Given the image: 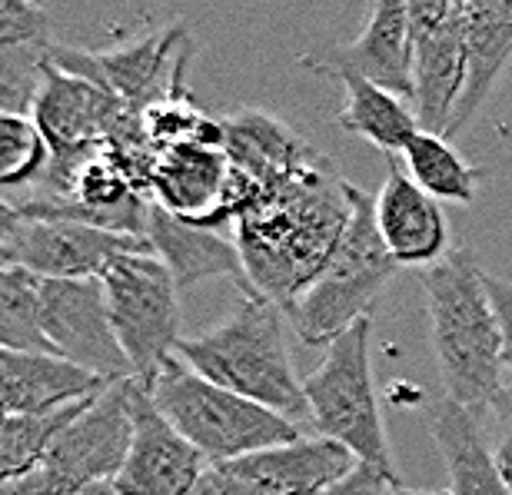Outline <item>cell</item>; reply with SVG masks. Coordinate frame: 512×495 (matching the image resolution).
I'll return each mask as SVG.
<instances>
[{
    "instance_id": "1",
    "label": "cell",
    "mask_w": 512,
    "mask_h": 495,
    "mask_svg": "<svg viewBox=\"0 0 512 495\" xmlns=\"http://www.w3.org/2000/svg\"><path fill=\"white\" fill-rule=\"evenodd\" d=\"M237 246L247 293H260L286 313L310 286L350 223V193L336 167L263 190L240 216Z\"/></svg>"
},
{
    "instance_id": "2",
    "label": "cell",
    "mask_w": 512,
    "mask_h": 495,
    "mask_svg": "<svg viewBox=\"0 0 512 495\" xmlns=\"http://www.w3.org/2000/svg\"><path fill=\"white\" fill-rule=\"evenodd\" d=\"M419 283L426 293L429 339L446 399L469 412L489 409L506 389V359L503 329L476 253L456 246L436 266L419 270Z\"/></svg>"
},
{
    "instance_id": "3",
    "label": "cell",
    "mask_w": 512,
    "mask_h": 495,
    "mask_svg": "<svg viewBox=\"0 0 512 495\" xmlns=\"http://www.w3.org/2000/svg\"><path fill=\"white\" fill-rule=\"evenodd\" d=\"M177 359L210 383L260 402L296 426L310 419L303 379L296 376L286 346V313L260 293H247L217 329L180 339Z\"/></svg>"
},
{
    "instance_id": "4",
    "label": "cell",
    "mask_w": 512,
    "mask_h": 495,
    "mask_svg": "<svg viewBox=\"0 0 512 495\" xmlns=\"http://www.w3.org/2000/svg\"><path fill=\"white\" fill-rule=\"evenodd\" d=\"M346 193H350V223L343 240L336 243L320 276L286 309V319L306 346H330L336 336L370 316L376 299L403 270L389 256L376 226V200L356 183H346Z\"/></svg>"
},
{
    "instance_id": "5",
    "label": "cell",
    "mask_w": 512,
    "mask_h": 495,
    "mask_svg": "<svg viewBox=\"0 0 512 495\" xmlns=\"http://www.w3.org/2000/svg\"><path fill=\"white\" fill-rule=\"evenodd\" d=\"M147 389L157 409L203 452L210 466L303 439L296 422L210 383L183 366L177 356L160 369V376Z\"/></svg>"
},
{
    "instance_id": "6",
    "label": "cell",
    "mask_w": 512,
    "mask_h": 495,
    "mask_svg": "<svg viewBox=\"0 0 512 495\" xmlns=\"http://www.w3.org/2000/svg\"><path fill=\"white\" fill-rule=\"evenodd\" d=\"M370 316L346 329L326 346L323 363L303 379L313 429L323 439L340 442L363 466L396 472L383 432L380 402L370 369Z\"/></svg>"
},
{
    "instance_id": "7",
    "label": "cell",
    "mask_w": 512,
    "mask_h": 495,
    "mask_svg": "<svg viewBox=\"0 0 512 495\" xmlns=\"http://www.w3.org/2000/svg\"><path fill=\"white\" fill-rule=\"evenodd\" d=\"M100 280H104L110 323H114L120 349L130 359L133 379L150 386L160 376V369L177 356V283L153 250L117 256Z\"/></svg>"
},
{
    "instance_id": "8",
    "label": "cell",
    "mask_w": 512,
    "mask_h": 495,
    "mask_svg": "<svg viewBox=\"0 0 512 495\" xmlns=\"http://www.w3.org/2000/svg\"><path fill=\"white\" fill-rule=\"evenodd\" d=\"M130 389L133 379L107 386L54 439L40 462L50 495H84L90 486L120 476L133 439Z\"/></svg>"
},
{
    "instance_id": "9",
    "label": "cell",
    "mask_w": 512,
    "mask_h": 495,
    "mask_svg": "<svg viewBox=\"0 0 512 495\" xmlns=\"http://www.w3.org/2000/svg\"><path fill=\"white\" fill-rule=\"evenodd\" d=\"M409 30H413L416 123L423 133L446 140L469 77L463 0H416L409 4Z\"/></svg>"
},
{
    "instance_id": "10",
    "label": "cell",
    "mask_w": 512,
    "mask_h": 495,
    "mask_svg": "<svg viewBox=\"0 0 512 495\" xmlns=\"http://www.w3.org/2000/svg\"><path fill=\"white\" fill-rule=\"evenodd\" d=\"M40 329L50 353L104 383L133 379L107 313L104 280H40Z\"/></svg>"
},
{
    "instance_id": "11",
    "label": "cell",
    "mask_w": 512,
    "mask_h": 495,
    "mask_svg": "<svg viewBox=\"0 0 512 495\" xmlns=\"http://www.w3.org/2000/svg\"><path fill=\"white\" fill-rule=\"evenodd\" d=\"M137 250H150V243L74 220L20 216V226L0 250V266H20L37 280H100L117 256Z\"/></svg>"
},
{
    "instance_id": "12",
    "label": "cell",
    "mask_w": 512,
    "mask_h": 495,
    "mask_svg": "<svg viewBox=\"0 0 512 495\" xmlns=\"http://www.w3.org/2000/svg\"><path fill=\"white\" fill-rule=\"evenodd\" d=\"M130 416L133 439L114 489L120 495H190L210 462L157 409L140 379H133L130 389Z\"/></svg>"
},
{
    "instance_id": "13",
    "label": "cell",
    "mask_w": 512,
    "mask_h": 495,
    "mask_svg": "<svg viewBox=\"0 0 512 495\" xmlns=\"http://www.w3.org/2000/svg\"><path fill=\"white\" fill-rule=\"evenodd\" d=\"M300 67L316 77H360L413 107V30L409 4L380 0L363 34L340 47H326L300 57Z\"/></svg>"
},
{
    "instance_id": "14",
    "label": "cell",
    "mask_w": 512,
    "mask_h": 495,
    "mask_svg": "<svg viewBox=\"0 0 512 495\" xmlns=\"http://www.w3.org/2000/svg\"><path fill=\"white\" fill-rule=\"evenodd\" d=\"M223 150L230 157V167L247 183L250 200L263 190L283 187V183L330 167V157H323L300 133L260 110H243L223 120Z\"/></svg>"
},
{
    "instance_id": "15",
    "label": "cell",
    "mask_w": 512,
    "mask_h": 495,
    "mask_svg": "<svg viewBox=\"0 0 512 495\" xmlns=\"http://www.w3.org/2000/svg\"><path fill=\"white\" fill-rule=\"evenodd\" d=\"M230 157L223 147L183 143L157 150L150 173V200L167 213L197 226H217L230 220Z\"/></svg>"
},
{
    "instance_id": "16",
    "label": "cell",
    "mask_w": 512,
    "mask_h": 495,
    "mask_svg": "<svg viewBox=\"0 0 512 495\" xmlns=\"http://www.w3.org/2000/svg\"><path fill=\"white\" fill-rule=\"evenodd\" d=\"M247 495H320L360 466L350 449L313 436L220 462Z\"/></svg>"
},
{
    "instance_id": "17",
    "label": "cell",
    "mask_w": 512,
    "mask_h": 495,
    "mask_svg": "<svg viewBox=\"0 0 512 495\" xmlns=\"http://www.w3.org/2000/svg\"><path fill=\"white\" fill-rule=\"evenodd\" d=\"M376 226L399 266L429 270L449 253V223L439 200L409 177L403 160H386V183L376 197Z\"/></svg>"
},
{
    "instance_id": "18",
    "label": "cell",
    "mask_w": 512,
    "mask_h": 495,
    "mask_svg": "<svg viewBox=\"0 0 512 495\" xmlns=\"http://www.w3.org/2000/svg\"><path fill=\"white\" fill-rule=\"evenodd\" d=\"M110 383L54 353L0 346V409L10 416H47L104 393Z\"/></svg>"
},
{
    "instance_id": "19",
    "label": "cell",
    "mask_w": 512,
    "mask_h": 495,
    "mask_svg": "<svg viewBox=\"0 0 512 495\" xmlns=\"http://www.w3.org/2000/svg\"><path fill=\"white\" fill-rule=\"evenodd\" d=\"M110 90L124 100L133 117H143L153 103L183 94V67H187V30L173 24L160 34L140 37L133 44L97 54Z\"/></svg>"
},
{
    "instance_id": "20",
    "label": "cell",
    "mask_w": 512,
    "mask_h": 495,
    "mask_svg": "<svg viewBox=\"0 0 512 495\" xmlns=\"http://www.w3.org/2000/svg\"><path fill=\"white\" fill-rule=\"evenodd\" d=\"M147 243L157 253V260H163V266L170 270L180 293L203 280H213V276H233L243 290H250L237 243L223 240L210 226L180 220L153 200L147 216Z\"/></svg>"
},
{
    "instance_id": "21",
    "label": "cell",
    "mask_w": 512,
    "mask_h": 495,
    "mask_svg": "<svg viewBox=\"0 0 512 495\" xmlns=\"http://www.w3.org/2000/svg\"><path fill=\"white\" fill-rule=\"evenodd\" d=\"M463 44L469 60V77L463 103H459L453 127H449V137L463 133L473 123V117L483 110L489 94H493L499 74L512 60V0H466Z\"/></svg>"
},
{
    "instance_id": "22",
    "label": "cell",
    "mask_w": 512,
    "mask_h": 495,
    "mask_svg": "<svg viewBox=\"0 0 512 495\" xmlns=\"http://www.w3.org/2000/svg\"><path fill=\"white\" fill-rule=\"evenodd\" d=\"M436 449L449 472V495H512L509 482L493 456V442L486 439L476 412L443 399L429 419Z\"/></svg>"
},
{
    "instance_id": "23",
    "label": "cell",
    "mask_w": 512,
    "mask_h": 495,
    "mask_svg": "<svg viewBox=\"0 0 512 495\" xmlns=\"http://www.w3.org/2000/svg\"><path fill=\"white\" fill-rule=\"evenodd\" d=\"M346 87V103L336 113V123L353 133V137L370 140L386 160L403 157L409 140L419 133L416 113L406 100H399L386 90L366 84L360 77H343Z\"/></svg>"
},
{
    "instance_id": "24",
    "label": "cell",
    "mask_w": 512,
    "mask_h": 495,
    "mask_svg": "<svg viewBox=\"0 0 512 495\" xmlns=\"http://www.w3.org/2000/svg\"><path fill=\"white\" fill-rule=\"evenodd\" d=\"M406 173L423 187L429 197L449 200V203H473L479 180L486 177L483 170L466 163L459 153L449 147V140L433 137V133L419 130L409 147L403 150Z\"/></svg>"
},
{
    "instance_id": "25",
    "label": "cell",
    "mask_w": 512,
    "mask_h": 495,
    "mask_svg": "<svg viewBox=\"0 0 512 495\" xmlns=\"http://www.w3.org/2000/svg\"><path fill=\"white\" fill-rule=\"evenodd\" d=\"M87 402L90 399L60 412H47V416H10V412H4L0 416V482L37 472L54 439L64 432V426L74 422V416Z\"/></svg>"
},
{
    "instance_id": "26",
    "label": "cell",
    "mask_w": 512,
    "mask_h": 495,
    "mask_svg": "<svg viewBox=\"0 0 512 495\" xmlns=\"http://www.w3.org/2000/svg\"><path fill=\"white\" fill-rule=\"evenodd\" d=\"M0 346L50 353L40 329V280L20 266H0Z\"/></svg>"
},
{
    "instance_id": "27",
    "label": "cell",
    "mask_w": 512,
    "mask_h": 495,
    "mask_svg": "<svg viewBox=\"0 0 512 495\" xmlns=\"http://www.w3.org/2000/svg\"><path fill=\"white\" fill-rule=\"evenodd\" d=\"M50 170V147L34 117L0 113V187H30Z\"/></svg>"
},
{
    "instance_id": "28",
    "label": "cell",
    "mask_w": 512,
    "mask_h": 495,
    "mask_svg": "<svg viewBox=\"0 0 512 495\" xmlns=\"http://www.w3.org/2000/svg\"><path fill=\"white\" fill-rule=\"evenodd\" d=\"M47 47L0 50V113H34V103L47 74Z\"/></svg>"
},
{
    "instance_id": "29",
    "label": "cell",
    "mask_w": 512,
    "mask_h": 495,
    "mask_svg": "<svg viewBox=\"0 0 512 495\" xmlns=\"http://www.w3.org/2000/svg\"><path fill=\"white\" fill-rule=\"evenodd\" d=\"M50 44L47 14L30 0H0V50Z\"/></svg>"
},
{
    "instance_id": "30",
    "label": "cell",
    "mask_w": 512,
    "mask_h": 495,
    "mask_svg": "<svg viewBox=\"0 0 512 495\" xmlns=\"http://www.w3.org/2000/svg\"><path fill=\"white\" fill-rule=\"evenodd\" d=\"M489 412H493V422H496L493 426V456L512 489V383L493 399Z\"/></svg>"
},
{
    "instance_id": "31",
    "label": "cell",
    "mask_w": 512,
    "mask_h": 495,
    "mask_svg": "<svg viewBox=\"0 0 512 495\" xmlns=\"http://www.w3.org/2000/svg\"><path fill=\"white\" fill-rule=\"evenodd\" d=\"M399 486L396 472H383L373 466H356L350 476L340 479L336 486H330L320 495H393V489Z\"/></svg>"
},
{
    "instance_id": "32",
    "label": "cell",
    "mask_w": 512,
    "mask_h": 495,
    "mask_svg": "<svg viewBox=\"0 0 512 495\" xmlns=\"http://www.w3.org/2000/svg\"><path fill=\"white\" fill-rule=\"evenodd\" d=\"M486 293L493 299L499 329H503V359H506V373L512 376V283L496 280V276L486 273Z\"/></svg>"
},
{
    "instance_id": "33",
    "label": "cell",
    "mask_w": 512,
    "mask_h": 495,
    "mask_svg": "<svg viewBox=\"0 0 512 495\" xmlns=\"http://www.w3.org/2000/svg\"><path fill=\"white\" fill-rule=\"evenodd\" d=\"M190 495H247V492L233 482V476L223 466H207L203 479L197 482V489H193Z\"/></svg>"
},
{
    "instance_id": "34",
    "label": "cell",
    "mask_w": 512,
    "mask_h": 495,
    "mask_svg": "<svg viewBox=\"0 0 512 495\" xmlns=\"http://www.w3.org/2000/svg\"><path fill=\"white\" fill-rule=\"evenodd\" d=\"M0 495H50V492H47L44 476H40V469H37V472H30V476L0 482Z\"/></svg>"
},
{
    "instance_id": "35",
    "label": "cell",
    "mask_w": 512,
    "mask_h": 495,
    "mask_svg": "<svg viewBox=\"0 0 512 495\" xmlns=\"http://www.w3.org/2000/svg\"><path fill=\"white\" fill-rule=\"evenodd\" d=\"M20 226V213H17V206H10L0 200V250L7 246V240L14 236V230Z\"/></svg>"
},
{
    "instance_id": "36",
    "label": "cell",
    "mask_w": 512,
    "mask_h": 495,
    "mask_svg": "<svg viewBox=\"0 0 512 495\" xmlns=\"http://www.w3.org/2000/svg\"><path fill=\"white\" fill-rule=\"evenodd\" d=\"M84 495H120V492L114 489V482H100V486H90Z\"/></svg>"
},
{
    "instance_id": "37",
    "label": "cell",
    "mask_w": 512,
    "mask_h": 495,
    "mask_svg": "<svg viewBox=\"0 0 512 495\" xmlns=\"http://www.w3.org/2000/svg\"><path fill=\"white\" fill-rule=\"evenodd\" d=\"M393 495H449V492H426V489H406V486H396Z\"/></svg>"
},
{
    "instance_id": "38",
    "label": "cell",
    "mask_w": 512,
    "mask_h": 495,
    "mask_svg": "<svg viewBox=\"0 0 512 495\" xmlns=\"http://www.w3.org/2000/svg\"><path fill=\"white\" fill-rule=\"evenodd\" d=\"M0 416H4V409H0Z\"/></svg>"
}]
</instances>
